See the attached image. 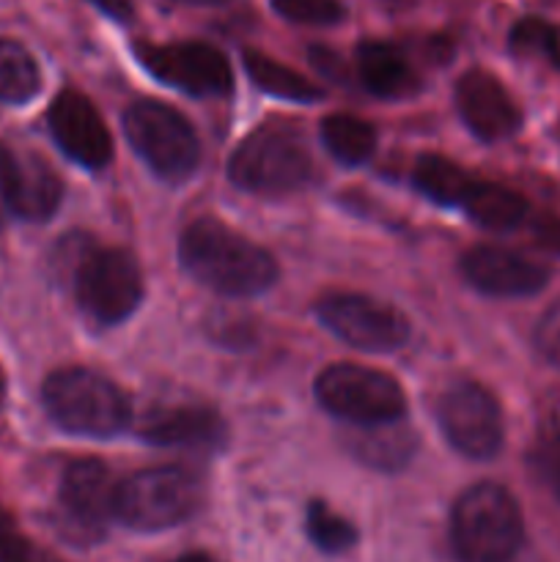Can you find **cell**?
<instances>
[{
  "instance_id": "5b68a950",
  "label": "cell",
  "mask_w": 560,
  "mask_h": 562,
  "mask_svg": "<svg viewBox=\"0 0 560 562\" xmlns=\"http://www.w3.org/2000/svg\"><path fill=\"white\" fill-rule=\"evenodd\" d=\"M201 499L198 481L179 467H152L119 483L115 519L137 532H159L190 519Z\"/></svg>"
},
{
  "instance_id": "52a82bcc",
  "label": "cell",
  "mask_w": 560,
  "mask_h": 562,
  "mask_svg": "<svg viewBox=\"0 0 560 562\" xmlns=\"http://www.w3.org/2000/svg\"><path fill=\"white\" fill-rule=\"evenodd\" d=\"M316 398L329 415L355 426L401 420L406 395L390 373L357 362H335L316 379Z\"/></svg>"
},
{
  "instance_id": "4dcf8cb0",
  "label": "cell",
  "mask_w": 560,
  "mask_h": 562,
  "mask_svg": "<svg viewBox=\"0 0 560 562\" xmlns=\"http://www.w3.org/2000/svg\"><path fill=\"white\" fill-rule=\"evenodd\" d=\"M14 176H16V157L0 143V231L5 220L11 217V195H14Z\"/></svg>"
},
{
  "instance_id": "83f0119b",
  "label": "cell",
  "mask_w": 560,
  "mask_h": 562,
  "mask_svg": "<svg viewBox=\"0 0 560 562\" xmlns=\"http://www.w3.org/2000/svg\"><path fill=\"white\" fill-rule=\"evenodd\" d=\"M0 562H64L47 549L36 547L25 532L16 527L9 514L0 510Z\"/></svg>"
},
{
  "instance_id": "cb8c5ba5",
  "label": "cell",
  "mask_w": 560,
  "mask_h": 562,
  "mask_svg": "<svg viewBox=\"0 0 560 562\" xmlns=\"http://www.w3.org/2000/svg\"><path fill=\"white\" fill-rule=\"evenodd\" d=\"M42 88L36 58L20 42L0 38V102L25 104Z\"/></svg>"
},
{
  "instance_id": "e575fe53",
  "label": "cell",
  "mask_w": 560,
  "mask_h": 562,
  "mask_svg": "<svg viewBox=\"0 0 560 562\" xmlns=\"http://www.w3.org/2000/svg\"><path fill=\"white\" fill-rule=\"evenodd\" d=\"M181 3H192V5H220L225 0H181Z\"/></svg>"
},
{
  "instance_id": "f1b7e54d",
  "label": "cell",
  "mask_w": 560,
  "mask_h": 562,
  "mask_svg": "<svg viewBox=\"0 0 560 562\" xmlns=\"http://www.w3.org/2000/svg\"><path fill=\"white\" fill-rule=\"evenodd\" d=\"M530 467L538 481L560 499V434H547L530 450Z\"/></svg>"
},
{
  "instance_id": "ffe728a7",
  "label": "cell",
  "mask_w": 560,
  "mask_h": 562,
  "mask_svg": "<svg viewBox=\"0 0 560 562\" xmlns=\"http://www.w3.org/2000/svg\"><path fill=\"white\" fill-rule=\"evenodd\" d=\"M245 60V71L250 75V80L261 88L264 93L278 99H289V102L311 104L318 102L324 97L322 88L316 82H311L307 77H302L300 71H294L291 66L278 64L269 55L258 53V49H245L242 55Z\"/></svg>"
},
{
  "instance_id": "7402d4cb",
  "label": "cell",
  "mask_w": 560,
  "mask_h": 562,
  "mask_svg": "<svg viewBox=\"0 0 560 562\" xmlns=\"http://www.w3.org/2000/svg\"><path fill=\"white\" fill-rule=\"evenodd\" d=\"M322 140L327 151L344 165H362L377 151V130L349 113H333L322 121Z\"/></svg>"
},
{
  "instance_id": "4316f807",
  "label": "cell",
  "mask_w": 560,
  "mask_h": 562,
  "mask_svg": "<svg viewBox=\"0 0 560 562\" xmlns=\"http://www.w3.org/2000/svg\"><path fill=\"white\" fill-rule=\"evenodd\" d=\"M272 9L300 25H335L346 14L340 0H272Z\"/></svg>"
},
{
  "instance_id": "ba28073f",
  "label": "cell",
  "mask_w": 560,
  "mask_h": 562,
  "mask_svg": "<svg viewBox=\"0 0 560 562\" xmlns=\"http://www.w3.org/2000/svg\"><path fill=\"white\" fill-rule=\"evenodd\" d=\"M75 291L82 311L99 324L124 322L143 300V274L126 250L102 247L82 252L75 269Z\"/></svg>"
},
{
  "instance_id": "e0dca14e",
  "label": "cell",
  "mask_w": 560,
  "mask_h": 562,
  "mask_svg": "<svg viewBox=\"0 0 560 562\" xmlns=\"http://www.w3.org/2000/svg\"><path fill=\"white\" fill-rule=\"evenodd\" d=\"M357 75L379 99H404L417 91V75L410 60L388 42H362L357 47Z\"/></svg>"
},
{
  "instance_id": "d4e9b609",
  "label": "cell",
  "mask_w": 560,
  "mask_h": 562,
  "mask_svg": "<svg viewBox=\"0 0 560 562\" xmlns=\"http://www.w3.org/2000/svg\"><path fill=\"white\" fill-rule=\"evenodd\" d=\"M305 532L313 547L324 554H344L357 543V530L351 521L335 514L327 503L313 499L305 510Z\"/></svg>"
},
{
  "instance_id": "9c48e42d",
  "label": "cell",
  "mask_w": 560,
  "mask_h": 562,
  "mask_svg": "<svg viewBox=\"0 0 560 562\" xmlns=\"http://www.w3.org/2000/svg\"><path fill=\"white\" fill-rule=\"evenodd\" d=\"M316 313L335 338L362 351H395L410 338V322L404 313L366 294H324L316 302Z\"/></svg>"
},
{
  "instance_id": "d6a6232c",
  "label": "cell",
  "mask_w": 560,
  "mask_h": 562,
  "mask_svg": "<svg viewBox=\"0 0 560 562\" xmlns=\"http://www.w3.org/2000/svg\"><path fill=\"white\" fill-rule=\"evenodd\" d=\"M91 3L97 5L99 11H104V14L113 16V20H119V22L132 20V14H135V5H132V0H91Z\"/></svg>"
},
{
  "instance_id": "ac0fdd59",
  "label": "cell",
  "mask_w": 560,
  "mask_h": 562,
  "mask_svg": "<svg viewBox=\"0 0 560 562\" xmlns=\"http://www.w3.org/2000/svg\"><path fill=\"white\" fill-rule=\"evenodd\" d=\"M64 198V184L53 165L42 157L16 159L14 195H11V214L27 223H44L55 214Z\"/></svg>"
},
{
  "instance_id": "d590c367",
  "label": "cell",
  "mask_w": 560,
  "mask_h": 562,
  "mask_svg": "<svg viewBox=\"0 0 560 562\" xmlns=\"http://www.w3.org/2000/svg\"><path fill=\"white\" fill-rule=\"evenodd\" d=\"M5 398V376H3V368H0V406H3Z\"/></svg>"
},
{
  "instance_id": "f546056e",
  "label": "cell",
  "mask_w": 560,
  "mask_h": 562,
  "mask_svg": "<svg viewBox=\"0 0 560 562\" xmlns=\"http://www.w3.org/2000/svg\"><path fill=\"white\" fill-rule=\"evenodd\" d=\"M536 346L549 362L560 366V300L549 307L536 327Z\"/></svg>"
},
{
  "instance_id": "7c38bea8",
  "label": "cell",
  "mask_w": 560,
  "mask_h": 562,
  "mask_svg": "<svg viewBox=\"0 0 560 562\" xmlns=\"http://www.w3.org/2000/svg\"><path fill=\"white\" fill-rule=\"evenodd\" d=\"M49 132L60 151L88 170H102L113 159V137L91 99L77 91H60L47 113Z\"/></svg>"
},
{
  "instance_id": "30bf717a",
  "label": "cell",
  "mask_w": 560,
  "mask_h": 562,
  "mask_svg": "<svg viewBox=\"0 0 560 562\" xmlns=\"http://www.w3.org/2000/svg\"><path fill=\"white\" fill-rule=\"evenodd\" d=\"M437 423L467 459H492L503 448V412L497 398L475 382H459L439 395Z\"/></svg>"
},
{
  "instance_id": "4fadbf2b",
  "label": "cell",
  "mask_w": 560,
  "mask_h": 562,
  "mask_svg": "<svg viewBox=\"0 0 560 562\" xmlns=\"http://www.w3.org/2000/svg\"><path fill=\"white\" fill-rule=\"evenodd\" d=\"M461 274L489 296H530L549 280V269L522 252L497 245H478L461 258Z\"/></svg>"
},
{
  "instance_id": "484cf974",
  "label": "cell",
  "mask_w": 560,
  "mask_h": 562,
  "mask_svg": "<svg viewBox=\"0 0 560 562\" xmlns=\"http://www.w3.org/2000/svg\"><path fill=\"white\" fill-rule=\"evenodd\" d=\"M511 49L527 58H544L560 66V31L538 16H525L511 31Z\"/></svg>"
},
{
  "instance_id": "44dd1931",
  "label": "cell",
  "mask_w": 560,
  "mask_h": 562,
  "mask_svg": "<svg viewBox=\"0 0 560 562\" xmlns=\"http://www.w3.org/2000/svg\"><path fill=\"white\" fill-rule=\"evenodd\" d=\"M401 420L393 423H377V426H362L366 434L357 437V442L351 445L355 456L360 461H366L373 470L393 472L401 470L406 461L412 459V450H415V431H406L399 426Z\"/></svg>"
},
{
  "instance_id": "6da1fadb",
  "label": "cell",
  "mask_w": 560,
  "mask_h": 562,
  "mask_svg": "<svg viewBox=\"0 0 560 562\" xmlns=\"http://www.w3.org/2000/svg\"><path fill=\"white\" fill-rule=\"evenodd\" d=\"M179 258L198 283L225 296L261 294L278 280V263L264 247L212 217L187 225Z\"/></svg>"
},
{
  "instance_id": "d6986e66",
  "label": "cell",
  "mask_w": 560,
  "mask_h": 562,
  "mask_svg": "<svg viewBox=\"0 0 560 562\" xmlns=\"http://www.w3.org/2000/svg\"><path fill=\"white\" fill-rule=\"evenodd\" d=\"M461 209L470 214L472 223L486 231H497V234L519 228L527 217L525 198L519 192L508 190V187L492 184V181H472L467 187Z\"/></svg>"
},
{
  "instance_id": "5bb4252c",
  "label": "cell",
  "mask_w": 560,
  "mask_h": 562,
  "mask_svg": "<svg viewBox=\"0 0 560 562\" xmlns=\"http://www.w3.org/2000/svg\"><path fill=\"white\" fill-rule=\"evenodd\" d=\"M456 108L472 135L489 143L514 135L522 124L519 108L492 71L470 69L461 75L456 86Z\"/></svg>"
},
{
  "instance_id": "7a4b0ae2",
  "label": "cell",
  "mask_w": 560,
  "mask_h": 562,
  "mask_svg": "<svg viewBox=\"0 0 560 562\" xmlns=\"http://www.w3.org/2000/svg\"><path fill=\"white\" fill-rule=\"evenodd\" d=\"M522 538V510L500 483H475L453 503L450 547L459 562H511Z\"/></svg>"
},
{
  "instance_id": "603a6c76",
  "label": "cell",
  "mask_w": 560,
  "mask_h": 562,
  "mask_svg": "<svg viewBox=\"0 0 560 562\" xmlns=\"http://www.w3.org/2000/svg\"><path fill=\"white\" fill-rule=\"evenodd\" d=\"M412 179H415L417 190L439 206H461L467 187L472 184V179L459 165L439 154H421L412 168Z\"/></svg>"
},
{
  "instance_id": "8992f818",
  "label": "cell",
  "mask_w": 560,
  "mask_h": 562,
  "mask_svg": "<svg viewBox=\"0 0 560 562\" xmlns=\"http://www.w3.org/2000/svg\"><path fill=\"white\" fill-rule=\"evenodd\" d=\"M126 140L165 181H181L198 168L201 143L190 121L170 104L141 99L124 113Z\"/></svg>"
},
{
  "instance_id": "1f68e13d",
  "label": "cell",
  "mask_w": 560,
  "mask_h": 562,
  "mask_svg": "<svg viewBox=\"0 0 560 562\" xmlns=\"http://www.w3.org/2000/svg\"><path fill=\"white\" fill-rule=\"evenodd\" d=\"M536 241L549 252L560 256V220L558 217H538L536 220Z\"/></svg>"
},
{
  "instance_id": "8fae6325",
  "label": "cell",
  "mask_w": 560,
  "mask_h": 562,
  "mask_svg": "<svg viewBox=\"0 0 560 562\" xmlns=\"http://www.w3.org/2000/svg\"><path fill=\"white\" fill-rule=\"evenodd\" d=\"M135 53L157 80L190 97H228L234 91V71L228 58L212 44H137Z\"/></svg>"
},
{
  "instance_id": "2e32d148",
  "label": "cell",
  "mask_w": 560,
  "mask_h": 562,
  "mask_svg": "<svg viewBox=\"0 0 560 562\" xmlns=\"http://www.w3.org/2000/svg\"><path fill=\"white\" fill-rule=\"evenodd\" d=\"M137 434L159 448H214L225 439V423L206 406H154L141 417Z\"/></svg>"
},
{
  "instance_id": "277c9868",
  "label": "cell",
  "mask_w": 560,
  "mask_h": 562,
  "mask_svg": "<svg viewBox=\"0 0 560 562\" xmlns=\"http://www.w3.org/2000/svg\"><path fill=\"white\" fill-rule=\"evenodd\" d=\"M228 179L253 195H291L313 179V157L289 126H258L231 154Z\"/></svg>"
},
{
  "instance_id": "3957f363",
  "label": "cell",
  "mask_w": 560,
  "mask_h": 562,
  "mask_svg": "<svg viewBox=\"0 0 560 562\" xmlns=\"http://www.w3.org/2000/svg\"><path fill=\"white\" fill-rule=\"evenodd\" d=\"M42 401L55 426L77 437L110 439L130 426V401L119 384L91 368H60L42 384Z\"/></svg>"
},
{
  "instance_id": "9a60e30c",
  "label": "cell",
  "mask_w": 560,
  "mask_h": 562,
  "mask_svg": "<svg viewBox=\"0 0 560 562\" xmlns=\"http://www.w3.org/2000/svg\"><path fill=\"white\" fill-rule=\"evenodd\" d=\"M115 492L119 483L113 481V472L97 459L71 461L60 477V505L66 516L80 530L97 536L110 519H115Z\"/></svg>"
},
{
  "instance_id": "836d02e7",
  "label": "cell",
  "mask_w": 560,
  "mask_h": 562,
  "mask_svg": "<svg viewBox=\"0 0 560 562\" xmlns=\"http://www.w3.org/2000/svg\"><path fill=\"white\" fill-rule=\"evenodd\" d=\"M176 562H214V560L206 558V554H184V558H179Z\"/></svg>"
}]
</instances>
